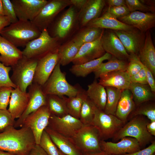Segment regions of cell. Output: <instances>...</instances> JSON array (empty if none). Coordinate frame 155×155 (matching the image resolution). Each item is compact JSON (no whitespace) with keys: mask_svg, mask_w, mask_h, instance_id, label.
Instances as JSON below:
<instances>
[{"mask_svg":"<svg viewBox=\"0 0 155 155\" xmlns=\"http://www.w3.org/2000/svg\"><path fill=\"white\" fill-rule=\"evenodd\" d=\"M29 128L23 126L19 129L10 127L0 133V150L15 155H27L36 144Z\"/></svg>","mask_w":155,"mask_h":155,"instance_id":"cell-1","label":"cell"},{"mask_svg":"<svg viewBox=\"0 0 155 155\" xmlns=\"http://www.w3.org/2000/svg\"><path fill=\"white\" fill-rule=\"evenodd\" d=\"M41 32L32 22L18 20L4 28L0 35L17 47H25L29 42L38 37Z\"/></svg>","mask_w":155,"mask_h":155,"instance_id":"cell-2","label":"cell"},{"mask_svg":"<svg viewBox=\"0 0 155 155\" xmlns=\"http://www.w3.org/2000/svg\"><path fill=\"white\" fill-rule=\"evenodd\" d=\"M128 121L112 138L113 142L125 137H131L137 140L142 148L155 140L147 130L146 126L150 121L147 117L137 115Z\"/></svg>","mask_w":155,"mask_h":155,"instance_id":"cell-3","label":"cell"},{"mask_svg":"<svg viewBox=\"0 0 155 155\" xmlns=\"http://www.w3.org/2000/svg\"><path fill=\"white\" fill-rule=\"evenodd\" d=\"M78 11L73 5L59 14L47 29L50 35L60 42L68 38L80 27Z\"/></svg>","mask_w":155,"mask_h":155,"instance_id":"cell-4","label":"cell"},{"mask_svg":"<svg viewBox=\"0 0 155 155\" xmlns=\"http://www.w3.org/2000/svg\"><path fill=\"white\" fill-rule=\"evenodd\" d=\"M78 86H73L67 81L66 73L63 72L59 62L45 83L42 86L44 94L55 95L60 97L75 96L81 88Z\"/></svg>","mask_w":155,"mask_h":155,"instance_id":"cell-5","label":"cell"},{"mask_svg":"<svg viewBox=\"0 0 155 155\" xmlns=\"http://www.w3.org/2000/svg\"><path fill=\"white\" fill-rule=\"evenodd\" d=\"M60 45L59 40L51 36L45 29L38 37L29 42L22 51L25 57L38 60L50 53L57 51Z\"/></svg>","mask_w":155,"mask_h":155,"instance_id":"cell-6","label":"cell"},{"mask_svg":"<svg viewBox=\"0 0 155 155\" xmlns=\"http://www.w3.org/2000/svg\"><path fill=\"white\" fill-rule=\"evenodd\" d=\"M38 60L24 56L11 67L12 74L10 78L12 82L22 91L26 90L33 82Z\"/></svg>","mask_w":155,"mask_h":155,"instance_id":"cell-7","label":"cell"},{"mask_svg":"<svg viewBox=\"0 0 155 155\" xmlns=\"http://www.w3.org/2000/svg\"><path fill=\"white\" fill-rule=\"evenodd\" d=\"M71 138L82 154L102 151L100 133L93 125H84Z\"/></svg>","mask_w":155,"mask_h":155,"instance_id":"cell-8","label":"cell"},{"mask_svg":"<svg viewBox=\"0 0 155 155\" xmlns=\"http://www.w3.org/2000/svg\"><path fill=\"white\" fill-rule=\"evenodd\" d=\"M125 124L115 115L106 114L96 107L92 125L98 130L101 140L112 138Z\"/></svg>","mask_w":155,"mask_h":155,"instance_id":"cell-9","label":"cell"},{"mask_svg":"<svg viewBox=\"0 0 155 155\" xmlns=\"http://www.w3.org/2000/svg\"><path fill=\"white\" fill-rule=\"evenodd\" d=\"M70 0H49L31 21L42 32L47 29L61 12L71 5Z\"/></svg>","mask_w":155,"mask_h":155,"instance_id":"cell-10","label":"cell"},{"mask_svg":"<svg viewBox=\"0 0 155 155\" xmlns=\"http://www.w3.org/2000/svg\"><path fill=\"white\" fill-rule=\"evenodd\" d=\"M28 101L26 108L21 117L15 121V128L22 127L28 116L41 107L47 105L46 95L44 93L42 86L32 83L28 87Z\"/></svg>","mask_w":155,"mask_h":155,"instance_id":"cell-11","label":"cell"},{"mask_svg":"<svg viewBox=\"0 0 155 155\" xmlns=\"http://www.w3.org/2000/svg\"><path fill=\"white\" fill-rule=\"evenodd\" d=\"M83 125L79 119L69 114L59 117L51 114L47 127L63 135L72 138Z\"/></svg>","mask_w":155,"mask_h":155,"instance_id":"cell-12","label":"cell"},{"mask_svg":"<svg viewBox=\"0 0 155 155\" xmlns=\"http://www.w3.org/2000/svg\"><path fill=\"white\" fill-rule=\"evenodd\" d=\"M51 115L47 105H44L29 115L24 122L23 126L30 128L37 144H39L42 132L48 126Z\"/></svg>","mask_w":155,"mask_h":155,"instance_id":"cell-13","label":"cell"},{"mask_svg":"<svg viewBox=\"0 0 155 155\" xmlns=\"http://www.w3.org/2000/svg\"><path fill=\"white\" fill-rule=\"evenodd\" d=\"M120 140L117 142L101 140L100 146L102 150L108 155H122L136 152L141 148L135 138L126 137Z\"/></svg>","mask_w":155,"mask_h":155,"instance_id":"cell-14","label":"cell"},{"mask_svg":"<svg viewBox=\"0 0 155 155\" xmlns=\"http://www.w3.org/2000/svg\"><path fill=\"white\" fill-rule=\"evenodd\" d=\"M19 20L32 21L45 5L46 0H11Z\"/></svg>","mask_w":155,"mask_h":155,"instance_id":"cell-15","label":"cell"},{"mask_svg":"<svg viewBox=\"0 0 155 155\" xmlns=\"http://www.w3.org/2000/svg\"><path fill=\"white\" fill-rule=\"evenodd\" d=\"M58 51L50 53L38 60L32 83L41 86L45 83L59 63Z\"/></svg>","mask_w":155,"mask_h":155,"instance_id":"cell-16","label":"cell"},{"mask_svg":"<svg viewBox=\"0 0 155 155\" xmlns=\"http://www.w3.org/2000/svg\"><path fill=\"white\" fill-rule=\"evenodd\" d=\"M101 40L106 53L120 60H129V55L113 30H104Z\"/></svg>","mask_w":155,"mask_h":155,"instance_id":"cell-17","label":"cell"},{"mask_svg":"<svg viewBox=\"0 0 155 155\" xmlns=\"http://www.w3.org/2000/svg\"><path fill=\"white\" fill-rule=\"evenodd\" d=\"M117 19L139 30L143 33L146 32L155 26L154 13L135 11Z\"/></svg>","mask_w":155,"mask_h":155,"instance_id":"cell-18","label":"cell"},{"mask_svg":"<svg viewBox=\"0 0 155 155\" xmlns=\"http://www.w3.org/2000/svg\"><path fill=\"white\" fill-rule=\"evenodd\" d=\"M101 36L94 41L85 43L81 46L72 62L73 64H82L103 55L106 52L102 45Z\"/></svg>","mask_w":155,"mask_h":155,"instance_id":"cell-19","label":"cell"},{"mask_svg":"<svg viewBox=\"0 0 155 155\" xmlns=\"http://www.w3.org/2000/svg\"><path fill=\"white\" fill-rule=\"evenodd\" d=\"M129 54L138 55L144 42L143 33L137 30L130 31L113 30Z\"/></svg>","mask_w":155,"mask_h":155,"instance_id":"cell-20","label":"cell"},{"mask_svg":"<svg viewBox=\"0 0 155 155\" xmlns=\"http://www.w3.org/2000/svg\"><path fill=\"white\" fill-rule=\"evenodd\" d=\"M105 4L104 0H87L83 7L78 11L80 27L86 26L90 21L99 17Z\"/></svg>","mask_w":155,"mask_h":155,"instance_id":"cell-21","label":"cell"},{"mask_svg":"<svg viewBox=\"0 0 155 155\" xmlns=\"http://www.w3.org/2000/svg\"><path fill=\"white\" fill-rule=\"evenodd\" d=\"M99 78V83L104 87H113L122 90L129 89L131 83L130 76L126 70L103 74Z\"/></svg>","mask_w":155,"mask_h":155,"instance_id":"cell-22","label":"cell"},{"mask_svg":"<svg viewBox=\"0 0 155 155\" xmlns=\"http://www.w3.org/2000/svg\"><path fill=\"white\" fill-rule=\"evenodd\" d=\"M86 26L113 30L130 31L137 30L119 21L107 11L101 16L90 21Z\"/></svg>","mask_w":155,"mask_h":155,"instance_id":"cell-23","label":"cell"},{"mask_svg":"<svg viewBox=\"0 0 155 155\" xmlns=\"http://www.w3.org/2000/svg\"><path fill=\"white\" fill-rule=\"evenodd\" d=\"M0 61L6 66H12L23 56L22 51L0 35Z\"/></svg>","mask_w":155,"mask_h":155,"instance_id":"cell-24","label":"cell"},{"mask_svg":"<svg viewBox=\"0 0 155 155\" xmlns=\"http://www.w3.org/2000/svg\"><path fill=\"white\" fill-rule=\"evenodd\" d=\"M44 130L59 150L67 155H81L71 138L63 135L47 126Z\"/></svg>","mask_w":155,"mask_h":155,"instance_id":"cell-25","label":"cell"},{"mask_svg":"<svg viewBox=\"0 0 155 155\" xmlns=\"http://www.w3.org/2000/svg\"><path fill=\"white\" fill-rule=\"evenodd\" d=\"M28 101L27 92L22 91L17 87L12 91L8 111L15 119L19 118L25 110Z\"/></svg>","mask_w":155,"mask_h":155,"instance_id":"cell-26","label":"cell"},{"mask_svg":"<svg viewBox=\"0 0 155 155\" xmlns=\"http://www.w3.org/2000/svg\"><path fill=\"white\" fill-rule=\"evenodd\" d=\"M138 56L142 63L155 75V48L149 30L146 32L144 45Z\"/></svg>","mask_w":155,"mask_h":155,"instance_id":"cell-27","label":"cell"},{"mask_svg":"<svg viewBox=\"0 0 155 155\" xmlns=\"http://www.w3.org/2000/svg\"><path fill=\"white\" fill-rule=\"evenodd\" d=\"M136 106L129 90H123L117 105L115 116L125 123L129 115Z\"/></svg>","mask_w":155,"mask_h":155,"instance_id":"cell-28","label":"cell"},{"mask_svg":"<svg viewBox=\"0 0 155 155\" xmlns=\"http://www.w3.org/2000/svg\"><path fill=\"white\" fill-rule=\"evenodd\" d=\"M87 97L99 109L104 111L106 101V92L105 87L96 80L88 86L86 91Z\"/></svg>","mask_w":155,"mask_h":155,"instance_id":"cell-29","label":"cell"},{"mask_svg":"<svg viewBox=\"0 0 155 155\" xmlns=\"http://www.w3.org/2000/svg\"><path fill=\"white\" fill-rule=\"evenodd\" d=\"M104 29L88 26L81 28L71 39L80 47L86 43L94 41L101 37Z\"/></svg>","mask_w":155,"mask_h":155,"instance_id":"cell-30","label":"cell"},{"mask_svg":"<svg viewBox=\"0 0 155 155\" xmlns=\"http://www.w3.org/2000/svg\"><path fill=\"white\" fill-rule=\"evenodd\" d=\"M110 54L106 53L101 57L87 62L78 65H73L69 69L70 72L78 77H85L96 70L106 60L112 57Z\"/></svg>","mask_w":155,"mask_h":155,"instance_id":"cell-31","label":"cell"},{"mask_svg":"<svg viewBox=\"0 0 155 155\" xmlns=\"http://www.w3.org/2000/svg\"><path fill=\"white\" fill-rule=\"evenodd\" d=\"M129 89L132 95L136 106L144 102L153 101L154 98V93L148 84L131 82Z\"/></svg>","mask_w":155,"mask_h":155,"instance_id":"cell-32","label":"cell"},{"mask_svg":"<svg viewBox=\"0 0 155 155\" xmlns=\"http://www.w3.org/2000/svg\"><path fill=\"white\" fill-rule=\"evenodd\" d=\"M80 47L71 40L61 45L58 51L59 62L60 65L65 66L72 62Z\"/></svg>","mask_w":155,"mask_h":155,"instance_id":"cell-33","label":"cell"},{"mask_svg":"<svg viewBox=\"0 0 155 155\" xmlns=\"http://www.w3.org/2000/svg\"><path fill=\"white\" fill-rule=\"evenodd\" d=\"M128 63L126 61L120 60L112 56L107 62L102 63L94 71L95 78H99L100 75L104 73L118 71H125Z\"/></svg>","mask_w":155,"mask_h":155,"instance_id":"cell-34","label":"cell"},{"mask_svg":"<svg viewBox=\"0 0 155 155\" xmlns=\"http://www.w3.org/2000/svg\"><path fill=\"white\" fill-rule=\"evenodd\" d=\"M47 105L51 114L59 117L68 114L66 102L64 96L55 95H46Z\"/></svg>","mask_w":155,"mask_h":155,"instance_id":"cell-35","label":"cell"},{"mask_svg":"<svg viewBox=\"0 0 155 155\" xmlns=\"http://www.w3.org/2000/svg\"><path fill=\"white\" fill-rule=\"evenodd\" d=\"M86 96V91L81 88L75 96L66 97L64 96L68 114L74 118L79 119L83 102Z\"/></svg>","mask_w":155,"mask_h":155,"instance_id":"cell-36","label":"cell"},{"mask_svg":"<svg viewBox=\"0 0 155 155\" xmlns=\"http://www.w3.org/2000/svg\"><path fill=\"white\" fill-rule=\"evenodd\" d=\"M106 101L104 112L107 114L115 115L117 105L123 90L111 87H105Z\"/></svg>","mask_w":155,"mask_h":155,"instance_id":"cell-37","label":"cell"},{"mask_svg":"<svg viewBox=\"0 0 155 155\" xmlns=\"http://www.w3.org/2000/svg\"><path fill=\"white\" fill-rule=\"evenodd\" d=\"M152 101L144 102L136 106L129 115L127 121L132 117L139 115L146 117L150 121H155V104Z\"/></svg>","mask_w":155,"mask_h":155,"instance_id":"cell-38","label":"cell"},{"mask_svg":"<svg viewBox=\"0 0 155 155\" xmlns=\"http://www.w3.org/2000/svg\"><path fill=\"white\" fill-rule=\"evenodd\" d=\"M96 107L86 96L83 102L79 118L84 125H92Z\"/></svg>","mask_w":155,"mask_h":155,"instance_id":"cell-39","label":"cell"},{"mask_svg":"<svg viewBox=\"0 0 155 155\" xmlns=\"http://www.w3.org/2000/svg\"><path fill=\"white\" fill-rule=\"evenodd\" d=\"M39 145L48 155H60L58 149L45 130L42 132Z\"/></svg>","mask_w":155,"mask_h":155,"instance_id":"cell-40","label":"cell"},{"mask_svg":"<svg viewBox=\"0 0 155 155\" xmlns=\"http://www.w3.org/2000/svg\"><path fill=\"white\" fill-rule=\"evenodd\" d=\"M126 5L130 12L139 11L154 13V6L147 4L145 0H125Z\"/></svg>","mask_w":155,"mask_h":155,"instance_id":"cell-41","label":"cell"},{"mask_svg":"<svg viewBox=\"0 0 155 155\" xmlns=\"http://www.w3.org/2000/svg\"><path fill=\"white\" fill-rule=\"evenodd\" d=\"M129 55V62L126 71L131 77L139 72L144 65L140 61L137 55L134 54Z\"/></svg>","mask_w":155,"mask_h":155,"instance_id":"cell-42","label":"cell"},{"mask_svg":"<svg viewBox=\"0 0 155 155\" xmlns=\"http://www.w3.org/2000/svg\"><path fill=\"white\" fill-rule=\"evenodd\" d=\"M11 67L6 66L0 61V87H11L13 88H17L12 82L9 75Z\"/></svg>","mask_w":155,"mask_h":155,"instance_id":"cell-43","label":"cell"},{"mask_svg":"<svg viewBox=\"0 0 155 155\" xmlns=\"http://www.w3.org/2000/svg\"><path fill=\"white\" fill-rule=\"evenodd\" d=\"M15 121L8 110L0 109V133L10 127H14Z\"/></svg>","mask_w":155,"mask_h":155,"instance_id":"cell-44","label":"cell"},{"mask_svg":"<svg viewBox=\"0 0 155 155\" xmlns=\"http://www.w3.org/2000/svg\"><path fill=\"white\" fill-rule=\"evenodd\" d=\"M5 16L9 19L11 23L18 21L11 0H2Z\"/></svg>","mask_w":155,"mask_h":155,"instance_id":"cell-45","label":"cell"},{"mask_svg":"<svg viewBox=\"0 0 155 155\" xmlns=\"http://www.w3.org/2000/svg\"><path fill=\"white\" fill-rule=\"evenodd\" d=\"M13 89L11 87H0V109H7Z\"/></svg>","mask_w":155,"mask_h":155,"instance_id":"cell-46","label":"cell"},{"mask_svg":"<svg viewBox=\"0 0 155 155\" xmlns=\"http://www.w3.org/2000/svg\"><path fill=\"white\" fill-rule=\"evenodd\" d=\"M107 11L117 19L123 17L130 13L128 8L125 6H109Z\"/></svg>","mask_w":155,"mask_h":155,"instance_id":"cell-47","label":"cell"},{"mask_svg":"<svg viewBox=\"0 0 155 155\" xmlns=\"http://www.w3.org/2000/svg\"><path fill=\"white\" fill-rule=\"evenodd\" d=\"M130 80L131 83L142 84H148L144 65V67L138 73L130 77Z\"/></svg>","mask_w":155,"mask_h":155,"instance_id":"cell-48","label":"cell"},{"mask_svg":"<svg viewBox=\"0 0 155 155\" xmlns=\"http://www.w3.org/2000/svg\"><path fill=\"white\" fill-rule=\"evenodd\" d=\"M155 154V140L153 141L147 147L136 152L125 154L122 155H153Z\"/></svg>","mask_w":155,"mask_h":155,"instance_id":"cell-49","label":"cell"},{"mask_svg":"<svg viewBox=\"0 0 155 155\" xmlns=\"http://www.w3.org/2000/svg\"><path fill=\"white\" fill-rule=\"evenodd\" d=\"M145 66L148 84L150 87L152 92H155V80L153 75L151 71L148 68Z\"/></svg>","mask_w":155,"mask_h":155,"instance_id":"cell-50","label":"cell"},{"mask_svg":"<svg viewBox=\"0 0 155 155\" xmlns=\"http://www.w3.org/2000/svg\"><path fill=\"white\" fill-rule=\"evenodd\" d=\"M27 155H48L39 144H36Z\"/></svg>","mask_w":155,"mask_h":155,"instance_id":"cell-51","label":"cell"},{"mask_svg":"<svg viewBox=\"0 0 155 155\" xmlns=\"http://www.w3.org/2000/svg\"><path fill=\"white\" fill-rule=\"evenodd\" d=\"M106 2L109 6H126L125 0H107L106 1Z\"/></svg>","mask_w":155,"mask_h":155,"instance_id":"cell-52","label":"cell"},{"mask_svg":"<svg viewBox=\"0 0 155 155\" xmlns=\"http://www.w3.org/2000/svg\"><path fill=\"white\" fill-rule=\"evenodd\" d=\"M71 5L79 11L84 7L87 0H70Z\"/></svg>","mask_w":155,"mask_h":155,"instance_id":"cell-53","label":"cell"},{"mask_svg":"<svg viewBox=\"0 0 155 155\" xmlns=\"http://www.w3.org/2000/svg\"><path fill=\"white\" fill-rule=\"evenodd\" d=\"M11 24L9 18L6 16H0V32Z\"/></svg>","mask_w":155,"mask_h":155,"instance_id":"cell-54","label":"cell"},{"mask_svg":"<svg viewBox=\"0 0 155 155\" xmlns=\"http://www.w3.org/2000/svg\"><path fill=\"white\" fill-rule=\"evenodd\" d=\"M147 130L152 136H155V121H150L146 126Z\"/></svg>","mask_w":155,"mask_h":155,"instance_id":"cell-55","label":"cell"},{"mask_svg":"<svg viewBox=\"0 0 155 155\" xmlns=\"http://www.w3.org/2000/svg\"><path fill=\"white\" fill-rule=\"evenodd\" d=\"M81 155H108L104 152L101 151L98 152L82 154Z\"/></svg>","mask_w":155,"mask_h":155,"instance_id":"cell-56","label":"cell"},{"mask_svg":"<svg viewBox=\"0 0 155 155\" xmlns=\"http://www.w3.org/2000/svg\"><path fill=\"white\" fill-rule=\"evenodd\" d=\"M5 16L2 0H0V16Z\"/></svg>","mask_w":155,"mask_h":155,"instance_id":"cell-57","label":"cell"},{"mask_svg":"<svg viewBox=\"0 0 155 155\" xmlns=\"http://www.w3.org/2000/svg\"><path fill=\"white\" fill-rule=\"evenodd\" d=\"M0 155H15L10 153L0 150Z\"/></svg>","mask_w":155,"mask_h":155,"instance_id":"cell-58","label":"cell"},{"mask_svg":"<svg viewBox=\"0 0 155 155\" xmlns=\"http://www.w3.org/2000/svg\"><path fill=\"white\" fill-rule=\"evenodd\" d=\"M59 153L60 155H66L63 154L59 150Z\"/></svg>","mask_w":155,"mask_h":155,"instance_id":"cell-59","label":"cell"},{"mask_svg":"<svg viewBox=\"0 0 155 155\" xmlns=\"http://www.w3.org/2000/svg\"><path fill=\"white\" fill-rule=\"evenodd\" d=\"M153 155H155V154H154Z\"/></svg>","mask_w":155,"mask_h":155,"instance_id":"cell-60","label":"cell"},{"mask_svg":"<svg viewBox=\"0 0 155 155\" xmlns=\"http://www.w3.org/2000/svg\"></svg>","mask_w":155,"mask_h":155,"instance_id":"cell-61","label":"cell"}]
</instances>
